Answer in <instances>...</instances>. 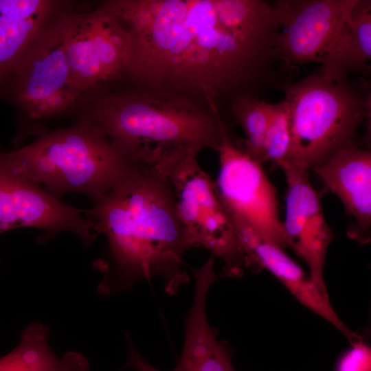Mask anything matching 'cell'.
Here are the masks:
<instances>
[{
	"label": "cell",
	"mask_w": 371,
	"mask_h": 371,
	"mask_svg": "<svg viewBox=\"0 0 371 371\" xmlns=\"http://www.w3.org/2000/svg\"><path fill=\"white\" fill-rule=\"evenodd\" d=\"M126 25V73L155 89L218 95L249 82L276 58L278 28L260 0H110Z\"/></svg>",
	"instance_id": "obj_1"
},
{
	"label": "cell",
	"mask_w": 371,
	"mask_h": 371,
	"mask_svg": "<svg viewBox=\"0 0 371 371\" xmlns=\"http://www.w3.org/2000/svg\"><path fill=\"white\" fill-rule=\"evenodd\" d=\"M92 202L86 218L107 242L98 263L100 294L120 293L137 282L159 278L172 295L188 283L183 256L194 246L178 215L169 177L137 166Z\"/></svg>",
	"instance_id": "obj_2"
},
{
	"label": "cell",
	"mask_w": 371,
	"mask_h": 371,
	"mask_svg": "<svg viewBox=\"0 0 371 371\" xmlns=\"http://www.w3.org/2000/svg\"><path fill=\"white\" fill-rule=\"evenodd\" d=\"M80 117L98 126L131 163L170 178L205 148L217 150L227 130L217 107L173 91L85 93Z\"/></svg>",
	"instance_id": "obj_3"
},
{
	"label": "cell",
	"mask_w": 371,
	"mask_h": 371,
	"mask_svg": "<svg viewBox=\"0 0 371 371\" xmlns=\"http://www.w3.org/2000/svg\"><path fill=\"white\" fill-rule=\"evenodd\" d=\"M16 172L59 199L68 192L94 201L137 166L127 160L104 132L80 117L74 126L45 132L29 144L2 151Z\"/></svg>",
	"instance_id": "obj_4"
},
{
	"label": "cell",
	"mask_w": 371,
	"mask_h": 371,
	"mask_svg": "<svg viewBox=\"0 0 371 371\" xmlns=\"http://www.w3.org/2000/svg\"><path fill=\"white\" fill-rule=\"evenodd\" d=\"M282 91L291 131L284 161L309 170L352 141L370 117V95L346 80L333 82L318 74L286 83Z\"/></svg>",
	"instance_id": "obj_5"
},
{
	"label": "cell",
	"mask_w": 371,
	"mask_h": 371,
	"mask_svg": "<svg viewBox=\"0 0 371 371\" xmlns=\"http://www.w3.org/2000/svg\"><path fill=\"white\" fill-rule=\"evenodd\" d=\"M64 13L57 12L39 31L0 88V98L31 119L63 113L82 96L74 83L65 52Z\"/></svg>",
	"instance_id": "obj_6"
},
{
	"label": "cell",
	"mask_w": 371,
	"mask_h": 371,
	"mask_svg": "<svg viewBox=\"0 0 371 371\" xmlns=\"http://www.w3.org/2000/svg\"><path fill=\"white\" fill-rule=\"evenodd\" d=\"M63 40L74 83L83 95L126 71L128 32L109 1L64 13Z\"/></svg>",
	"instance_id": "obj_7"
},
{
	"label": "cell",
	"mask_w": 371,
	"mask_h": 371,
	"mask_svg": "<svg viewBox=\"0 0 371 371\" xmlns=\"http://www.w3.org/2000/svg\"><path fill=\"white\" fill-rule=\"evenodd\" d=\"M170 179L178 215L194 247H204L221 259L223 275L241 277L247 269L245 257L214 181L201 168L197 158Z\"/></svg>",
	"instance_id": "obj_8"
},
{
	"label": "cell",
	"mask_w": 371,
	"mask_h": 371,
	"mask_svg": "<svg viewBox=\"0 0 371 371\" xmlns=\"http://www.w3.org/2000/svg\"><path fill=\"white\" fill-rule=\"evenodd\" d=\"M219 171L216 189L228 216L240 220L262 238L291 249L278 214L276 190L262 164L224 133L216 150Z\"/></svg>",
	"instance_id": "obj_9"
},
{
	"label": "cell",
	"mask_w": 371,
	"mask_h": 371,
	"mask_svg": "<svg viewBox=\"0 0 371 371\" xmlns=\"http://www.w3.org/2000/svg\"><path fill=\"white\" fill-rule=\"evenodd\" d=\"M23 227L43 229L45 239L69 231L87 246L97 237L80 210L63 203L16 172L0 150V234Z\"/></svg>",
	"instance_id": "obj_10"
},
{
	"label": "cell",
	"mask_w": 371,
	"mask_h": 371,
	"mask_svg": "<svg viewBox=\"0 0 371 371\" xmlns=\"http://www.w3.org/2000/svg\"><path fill=\"white\" fill-rule=\"evenodd\" d=\"M358 0H279L276 58L289 67L321 63L333 36Z\"/></svg>",
	"instance_id": "obj_11"
},
{
	"label": "cell",
	"mask_w": 371,
	"mask_h": 371,
	"mask_svg": "<svg viewBox=\"0 0 371 371\" xmlns=\"http://www.w3.org/2000/svg\"><path fill=\"white\" fill-rule=\"evenodd\" d=\"M286 182L284 232L292 249L309 269V276L327 293L324 267L328 248L333 238L322 210L319 196L313 187L310 170L282 162Z\"/></svg>",
	"instance_id": "obj_12"
},
{
	"label": "cell",
	"mask_w": 371,
	"mask_h": 371,
	"mask_svg": "<svg viewBox=\"0 0 371 371\" xmlns=\"http://www.w3.org/2000/svg\"><path fill=\"white\" fill-rule=\"evenodd\" d=\"M232 225L245 255L247 268L269 271L298 302L332 324L350 344L361 338L344 324L333 309L328 294L317 286L284 249L262 238L239 220H233Z\"/></svg>",
	"instance_id": "obj_13"
},
{
	"label": "cell",
	"mask_w": 371,
	"mask_h": 371,
	"mask_svg": "<svg viewBox=\"0 0 371 371\" xmlns=\"http://www.w3.org/2000/svg\"><path fill=\"white\" fill-rule=\"evenodd\" d=\"M310 170L341 201L354 224L348 235L361 243L370 240L371 152L350 141Z\"/></svg>",
	"instance_id": "obj_14"
},
{
	"label": "cell",
	"mask_w": 371,
	"mask_h": 371,
	"mask_svg": "<svg viewBox=\"0 0 371 371\" xmlns=\"http://www.w3.org/2000/svg\"><path fill=\"white\" fill-rule=\"evenodd\" d=\"M214 260L210 256L201 267L192 269L194 293L186 317L184 344L176 366L178 371H236L229 350L218 340L205 311L209 290L218 279L214 269Z\"/></svg>",
	"instance_id": "obj_15"
},
{
	"label": "cell",
	"mask_w": 371,
	"mask_h": 371,
	"mask_svg": "<svg viewBox=\"0 0 371 371\" xmlns=\"http://www.w3.org/2000/svg\"><path fill=\"white\" fill-rule=\"evenodd\" d=\"M371 3L358 0L327 47L319 74L333 82L346 81L352 73L370 69Z\"/></svg>",
	"instance_id": "obj_16"
},
{
	"label": "cell",
	"mask_w": 371,
	"mask_h": 371,
	"mask_svg": "<svg viewBox=\"0 0 371 371\" xmlns=\"http://www.w3.org/2000/svg\"><path fill=\"white\" fill-rule=\"evenodd\" d=\"M61 3L52 0H0V88Z\"/></svg>",
	"instance_id": "obj_17"
},
{
	"label": "cell",
	"mask_w": 371,
	"mask_h": 371,
	"mask_svg": "<svg viewBox=\"0 0 371 371\" xmlns=\"http://www.w3.org/2000/svg\"><path fill=\"white\" fill-rule=\"evenodd\" d=\"M48 328L32 323L23 330L18 346L0 358V371H88L80 353L67 352L59 357L48 345Z\"/></svg>",
	"instance_id": "obj_18"
},
{
	"label": "cell",
	"mask_w": 371,
	"mask_h": 371,
	"mask_svg": "<svg viewBox=\"0 0 371 371\" xmlns=\"http://www.w3.org/2000/svg\"><path fill=\"white\" fill-rule=\"evenodd\" d=\"M272 109L273 104L245 95H237L232 105L234 117L245 135L242 148L259 164Z\"/></svg>",
	"instance_id": "obj_19"
},
{
	"label": "cell",
	"mask_w": 371,
	"mask_h": 371,
	"mask_svg": "<svg viewBox=\"0 0 371 371\" xmlns=\"http://www.w3.org/2000/svg\"><path fill=\"white\" fill-rule=\"evenodd\" d=\"M291 145L289 115L284 100L273 104L260 159V164L273 161L277 165L286 161Z\"/></svg>",
	"instance_id": "obj_20"
},
{
	"label": "cell",
	"mask_w": 371,
	"mask_h": 371,
	"mask_svg": "<svg viewBox=\"0 0 371 371\" xmlns=\"http://www.w3.org/2000/svg\"><path fill=\"white\" fill-rule=\"evenodd\" d=\"M351 344V348L339 359L337 371H371V349L362 338Z\"/></svg>",
	"instance_id": "obj_21"
},
{
	"label": "cell",
	"mask_w": 371,
	"mask_h": 371,
	"mask_svg": "<svg viewBox=\"0 0 371 371\" xmlns=\"http://www.w3.org/2000/svg\"><path fill=\"white\" fill-rule=\"evenodd\" d=\"M129 355L126 363V367L131 368L137 370V371H161L148 363L137 351L131 343L130 339L127 338ZM172 371H178L175 368Z\"/></svg>",
	"instance_id": "obj_22"
}]
</instances>
